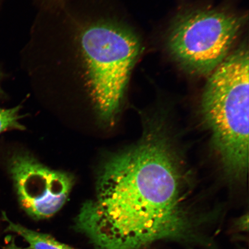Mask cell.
Listing matches in <instances>:
<instances>
[{
  "instance_id": "6da1fadb",
  "label": "cell",
  "mask_w": 249,
  "mask_h": 249,
  "mask_svg": "<svg viewBox=\"0 0 249 249\" xmlns=\"http://www.w3.org/2000/svg\"><path fill=\"white\" fill-rule=\"evenodd\" d=\"M76 224L98 249H140L189 235L178 171L166 146L147 139L108 158L97 199L83 204Z\"/></svg>"
},
{
  "instance_id": "7a4b0ae2",
  "label": "cell",
  "mask_w": 249,
  "mask_h": 249,
  "mask_svg": "<svg viewBox=\"0 0 249 249\" xmlns=\"http://www.w3.org/2000/svg\"><path fill=\"white\" fill-rule=\"evenodd\" d=\"M249 51L230 53L208 78L202 96V114L224 166L244 175L249 166Z\"/></svg>"
},
{
  "instance_id": "3957f363",
  "label": "cell",
  "mask_w": 249,
  "mask_h": 249,
  "mask_svg": "<svg viewBox=\"0 0 249 249\" xmlns=\"http://www.w3.org/2000/svg\"><path fill=\"white\" fill-rule=\"evenodd\" d=\"M81 46L99 117L103 122L110 123L119 110L138 60L140 40L125 27L99 23L84 31Z\"/></svg>"
},
{
  "instance_id": "277c9868",
  "label": "cell",
  "mask_w": 249,
  "mask_h": 249,
  "mask_svg": "<svg viewBox=\"0 0 249 249\" xmlns=\"http://www.w3.org/2000/svg\"><path fill=\"white\" fill-rule=\"evenodd\" d=\"M245 20L241 16L217 9L186 12L170 28L168 50L189 73L210 75L231 53Z\"/></svg>"
},
{
  "instance_id": "5b68a950",
  "label": "cell",
  "mask_w": 249,
  "mask_h": 249,
  "mask_svg": "<svg viewBox=\"0 0 249 249\" xmlns=\"http://www.w3.org/2000/svg\"><path fill=\"white\" fill-rule=\"evenodd\" d=\"M9 170L21 207L36 219L57 213L66 202L74 183L70 174L50 169L27 154L14 155Z\"/></svg>"
},
{
  "instance_id": "8992f818",
  "label": "cell",
  "mask_w": 249,
  "mask_h": 249,
  "mask_svg": "<svg viewBox=\"0 0 249 249\" xmlns=\"http://www.w3.org/2000/svg\"><path fill=\"white\" fill-rule=\"evenodd\" d=\"M2 217L7 223V231L17 233L23 237L29 243L31 249H75L55 240L51 236L34 231L19 224L12 222L4 213Z\"/></svg>"
},
{
  "instance_id": "52a82bcc",
  "label": "cell",
  "mask_w": 249,
  "mask_h": 249,
  "mask_svg": "<svg viewBox=\"0 0 249 249\" xmlns=\"http://www.w3.org/2000/svg\"><path fill=\"white\" fill-rule=\"evenodd\" d=\"M20 107L11 108H0V134L10 129L24 130L20 123Z\"/></svg>"
},
{
  "instance_id": "ba28073f",
  "label": "cell",
  "mask_w": 249,
  "mask_h": 249,
  "mask_svg": "<svg viewBox=\"0 0 249 249\" xmlns=\"http://www.w3.org/2000/svg\"><path fill=\"white\" fill-rule=\"evenodd\" d=\"M2 249H31L30 248H22L15 244V239L13 238H9L7 244L4 246Z\"/></svg>"
},
{
  "instance_id": "9c48e42d",
  "label": "cell",
  "mask_w": 249,
  "mask_h": 249,
  "mask_svg": "<svg viewBox=\"0 0 249 249\" xmlns=\"http://www.w3.org/2000/svg\"><path fill=\"white\" fill-rule=\"evenodd\" d=\"M1 93V89H0V93Z\"/></svg>"
}]
</instances>
